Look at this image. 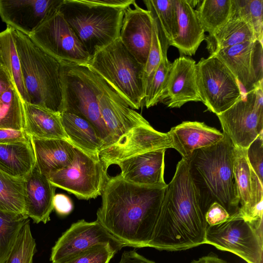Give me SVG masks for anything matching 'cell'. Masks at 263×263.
<instances>
[{
	"instance_id": "cell-1",
	"label": "cell",
	"mask_w": 263,
	"mask_h": 263,
	"mask_svg": "<svg viewBox=\"0 0 263 263\" xmlns=\"http://www.w3.org/2000/svg\"><path fill=\"white\" fill-rule=\"evenodd\" d=\"M165 187L132 183L120 174L108 177L96 220L123 247H147Z\"/></svg>"
},
{
	"instance_id": "cell-2",
	"label": "cell",
	"mask_w": 263,
	"mask_h": 263,
	"mask_svg": "<svg viewBox=\"0 0 263 263\" xmlns=\"http://www.w3.org/2000/svg\"><path fill=\"white\" fill-rule=\"evenodd\" d=\"M208 226L196 197L187 161L182 158L165 189L147 247L179 251L204 244Z\"/></svg>"
},
{
	"instance_id": "cell-3",
	"label": "cell",
	"mask_w": 263,
	"mask_h": 263,
	"mask_svg": "<svg viewBox=\"0 0 263 263\" xmlns=\"http://www.w3.org/2000/svg\"><path fill=\"white\" fill-rule=\"evenodd\" d=\"M235 156V147L224 134L220 141L195 150L186 159L196 197L204 215L214 202L221 205L230 216L239 211L233 171Z\"/></svg>"
},
{
	"instance_id": "cell-4",
	"label": "cell",
	"mask_w": 263,
	"mask_h": 263,
	"mask_svg": "<svg viewBox=\"0 0 263 263\" xmlns=\"http://www.w3.org/2000/svg\"><path fill=\"white\" fill-rule=\"evenodd\" d=\"M28 103L61 114L63 111L62 64L30 36L12 28Z\"/></svg>"
},
{
	"instance_id": "cell-5",
	"label": "cell",
	"mask_w": 263,
	"mask_h": 263,
	"mask_svg": "<svg viewBox=\"0 0 263 263\" xmlns=\"http://www.w3.org/2000/svg\"><path fill=\"white\" fill-rule=\"evenodd\" d=\"M124 10L89 0H63L59 7L91 58L119 38Z\"/></svg>"
},
{
	"instance_id": "cell-6",
	"label": "cell",
	"mask_w": 263,
	"mask_h": 263,
	"mask_svg": "<svg viewBox=\"0 0 263 263\" xmlns=\"http://www.w3.org/2000/svg\"><path fill=\"white\" fill-rule=\"evenodd\" d=\"M134 109L145 97L144 66L139 63L119 38L98 51L87 65Z\"/></svg>"
},
{
	"instance_id": "cell-7",
	"label": "cell",
	"mask_w": 263,
	"mask_h": 263,
	"mask_svg": "<svg viewBox=\"0 0 263 263\" xmlns=\"http://www.w3.org/2000/svg\"><path fill=\"white\" fill-rule=\"evenodd\" d=\"M61 64L63 111L75 114L89 122L104 141L103 148L111 144L112 141L99 105L103 91V79L87 65Z\"/></svg>"
},
{
	"instance_id": "cell-8",
	"label": "cell",
	"mask_w": 263,
	"mask_h": 263,
	"mask_svg": "<svg viewBox=\"0 0 263 263\" xmlns=\"http://www.w3.org/2000/svg\"><path fill=\"white\" fill-rule=\"evenodd\" d=\"M204 243L231 252L247 263H262V223H250L237 213L223 223L208 226Z\"/></svg>"
},
{
	"instance_id": "cell-9",
	"label": "cell",
	"mask_w": 263,
	"mask_h": 263,
	"mask_svg": "<svg viewBox=\"0 0 263 263\" xmlns=\"http://www.w3.org/2000/svg\"><path fill=\"white\" fill-rule=\"evenodd\" d=\"M199 97L207 110L219 115L231 107L243 92L234 76L215 55L196 64Z\"/></svg>"
},
{
	"instance_id": "cell-10",
	"label": "cell",
	"mask_w": 263,
	"mask_h": 263,
	"mask_svg": "<svg viewBox=\"0 0 263 263\" xmlns=\"http://www.w3.org/2000/svg\"><path fill=\"white\" fill-rule=\"evenodd\" d=\"M263 82L243 92L228 109L217 115L223 133L235 148L247 149L263 132Z\"/></svg>"
},
{
	"instance_id": "cell-11",
	"label": "cell",
	"mask_w": 263,
	"mask_h": 263,
	"mask_svg": "<svg viewBox=\"0 0 263 263\" xmlns=\"http://www.w3.org/2000/svg\"><path fill=\"white\" fill-rule=\"evenodd\" d=\"M109 176L99 160L76 147V154L68 167L51 174L47 178L56 187L88 200L101 195Z\"/></svg>"
},
{
	"instance_id": "cell-12",
	"label": "cell",
	"mask_w": 263,
	"mask_h": 263,
	"mask_svg": "<svg viewBox=\"0 0 263 263\" xmlns=\"http://www.w3.org/2000/svg\"><path fill=\"white\" fill-rule=\"evenodd\" d=\"M30 36L61 63L87 65L91 59L59 9Z\"/></svg>"
},
{
	"instance_id": "cell-13",
	"label": "cell",
	"mask_w": 263,
	"mask_h": 263,
	"mask_svg": "<svg viewBox=\"0 0 263 263\" xmlns=\"http://www.w3.org/2000/svg\"><path fill=\"white\" fill-rule=\"evenodd\" d=\"M99 243H109L118 251L123 247L98 221L80 220L72 223L55 242L50 260L52 263H65Z\"/></svg>"
},
{
	"instance_id": "cell-14",
	"label": "cell",
	"mask_w": 263,
	"mask_h": 263,
	"mask_svg": "<svg viewBox=\"0 0 263 263\" xmlns=\"http://www.w3.org/2000/svg\"><path fill=\"white\" fill-rule=\"evenodd\" d=\"M169 148H172V144L168 132H159L148 124L131 129L101 149L98 157L107 171L110 165L122 160L148 151Z\"/></svg>"
},
{
	"instance_id": "cell-15",
	"label": "cell",
	"mask_w": 263,
	"mask_h": 263,
	"mask_svg": "<svg viewBox=\"0 0 263 263\" xmlns=\"http://www.w3.org/2000/svg\"><path fill=\"white\" fill-rule=\"evenodd\" d=\"M263 43L248 41L219 50L216 56L229 68L243 92L253 89L263 82Z\"/></svg>"
},
{
	"instance_id": "cell-16",
	"label": "cell",
	"mask_w": 263,
	"mask_h": 263,
	"mask_svg": "<svg viewBox=\"0 0 263 263\" xmlns=\"http://www.w3.org/2000/svg\"><path fill=\"white\" fill-rule=\"evenodd\" d=\"M233 171L239 203L238 214L250 223H262L263 183L250 165L246 149L235 148Z\"/></svg>"
},
{
	"instance_id": "cell-17",
	"label": "cell",
	"mask_w": 263,
	"mask_h": 263,
	"mask_svg": "<svg viewBox=\"0 0 263 263\" xmlns=\"http://www.w3.org/2000/svg\"><path fill=\"white\" fill-rule=\"evenodd\" d=\"M63 0H0V16L7 26L29 36L58 10Z\"/></svg>"
},
{
	"instance_id": "cell-18",
	"label": "cell",
	"mask_w": 263,
	"mask_h": 263,
	"mask_svg": "<svg viewBox=\"0 0 263 263\" xmlns=\"http://www.w3.org/2000/svg\"><path fill=\"white\" fill-rule=\"evenodd\" d=\"M124 10L119 39L131 54L145 66L151 47L153 17L136 1Z\"/></svg>"
},
{
	"instance_id": "cell-19",
	"label": "cell",
	"mask_w": 263,
	"mask_h": 263,
	"mask_svg": "<svg viewBox=\"0 0 263 263\" xmlns=\"http://www.w3.org/2000/svg\"><path fill=\"white\" fill-rule=\"evenodd\" d=\"M99 105L112 144L131 129L149 124L141 115L130 108L103 79Z\"/></svg>"
},
{
	"instance_id": "cell-20",
	"label": "cell",
	"mask_w": 263,
	"mask_h": 263,
	"mask_svg": "<svg viewBox=\"0 0 263 263\" xmlns=\"http://www.w3.org/2000/svg\"><path fill=\"white\" fill-rule=\"evenodd\" d=\"M166 149L148 151L115 163L121 169V178L139 185L165 187L164 179Z\"/></svg>"
},
{
	"instance_id": "cell-21",
	"label": "cell",
	"mask_w": 263,
	"mask_h": 263,
	"mask_svg": "<svg viewBox=\"0 0 263 263\" xmlns=\"http://www.w3.org/2000/svg\"><path fill=\"white\" fill-rule=\"evenodd\" d=\"M164 100L169 108H180L185 103L201 101L196 76V62L182 55L172 63Z\"/></svg>"
},
{
	"instance_id": "cell-22",
	"label": "cell",
	"mask_w": 263,
	"mask_h": 263,
	"mask_svg": "<svg viewBox=\"0 0 263 263\" xmlns=\"http://www.w3.org/2000/svg\"><path fill=\"white\" fill-rule=\"evenodd\" d=\"M26 214L36 223H46L53 210L56 187L42 174L36 163L25 178Z\"/></svg>"
},
{
	"instance_id": "cell-23",
	"label": "cell",
	"mask_w": 263,
	"mask_h": 263,
	"mask_svg": "<svg viewBox=\"0 0 263 263\" xmlns=\"http://www.w3.org/2000/svg\"><path fill=\"white\" fill-rule=\"evenodd\" d=\"M168 133L172 148L185 159L195 150L215 144L224 137L219 130L198 121L182 122L171 128Z\"/></svg>"
},
{
	"instance_id": "cell-24",
	"label": "cell",
	"mask_w": 263,
	"mask_h": 263,
	"mask_svg": "<svg viewBox=\"0 0 263 263\" xmlns=\"http://www.w3.org/2000/svg\"><path fill=\"white\" fill-rule=\"evenodd\" d=\"M31 140L35 163L40 172L47 177L68 167L75 158L76 147L68 141L58 139Z\"/></svg>"
},
{
	"instance_id": "cell-25",
	"label": "cell",
	"mask_w": 263,
	"mask_h": 263,
	"mask_svg": "<svg viewBox=\"0 0 263 263\" xmlns=\"http://www.w3.org/2000/svg\"><path fill=\"white\" fill-rule=\"evenodd\" d=\"M174 3L177 13L178 32L170 46L177 48L183 55H193L205 40V32L189 0H174Z\"/></svg>"
},
{
	"instance_id": "cell-26",
	"label": "cell",
	"mask_w": 263,
	"mask_h": 263,
	"mask_svg": "<svg viewBox=\"0 0 263 263\" xmlns=\"http://www.w3.org/2000/svg\"><path fill=\"white\" fill-rule=\"evenodd\" d=\"M23 107L24 130L31 138L68 141L62 124L61 114L26 102H23Z\"/></svg>"
},
{
	"instance_id": "cell-27",
	"label": "cell",
	"mask_w": 263,
	"mask_h": 263,
	"mask_svg": "<svg viewBox=\"0 0 263 263\" xmlns=\"http://www.w3.org/2000/svg\"><path fill=\"white\" fill-rule=\"evenodd\" d=\"M60 115L68 141L88 155L99 160V153L105 143L94 126L75 114L64 111Z\"/></svg>"
},
{
	"instance_id": "cell-28",
	"label": "cell",
	"mask_w": 263,
	"mask_h": 263,
	"mask_svg": "<svg viewBox=\"0 0 263 263\" xmlns=\"http://www.w3.org/2000/svg\"><path fill=\"white\" fill-rule=\"evenodd\" d=\"M35 164L31 140L26 142L0 144V171L15 178L28 175Z\"/></svg>"
},
{
	"instance_id": "cell-29",
	"label": "cell",
	"mask_w": 263,
	"mask_h": 263,
	"mask_svg": "<svg viewBox=\"0 0 263 263\" xmlns=\"http://www.w3.org/2000/svg\"><path fill=\"white\" fill-rule=\"evenodd\" d=\"M206 49L211 55L241 43L256 40L251 27L232 13L229 20L214 33L205 36Z\"/></svg>"
},
{
	"instance_id": "cell-30",
	"label": "cell",
	"mask_w": 263,
	"mask_h": 263,
	"mask_svg": "<svg viewBox=\"0 0 263 263\" xmlns=\"http://www.w3.org/2000/svg\"><path fill=\"white\" fill-rule=\"evenodd\" d=\"M143 2L156 22L162 51L167 52L178 32L177 13L174 0Z\"/></svg>"
},
{
	"instance_id": "cell-31",
	"label": "cell",
	"mask_w": 263,
	"mask_h": 263,
	"mask_svg": "<svg viewBox=\"0 0 263 263\" xmlns=\"http://www.w3.org/2000/svg\"><path fill=\"white\" fill-rule=\"evenodd\" d=\"M0 50L3 66L9 73L13 85L23 102H29L22 73L21 63L13 37L12 28L0 32Z\"/></svg>"
},
{
	"instance_id": "cell-32",
	"label": "cell",
	"mask_w": 263,
	"mask_h": 263,
	"mask_svg": "<svg viewBox=\"0 0 263 263\" xmlns=\"http://www.w3.org/2000/svg\"><path fill=\"white\" fill-rule=\"evenodd\" d=\"M25 196V179L0 171V212L26 214Z\"/></svg>"
},
{
	"instance_id": "cell-33",
	"label": "cell",
	"mask_w": 263,
	"mask_h": 263,
	"mask_svg": "<svg viewBox=\"0 0 263 263\" xmlns=\"http://www.w3.org/2000/svg\"><path fill=\"white\" fill-rule=\"evenodd\" d=\"M232 0H204L195 10L198 20L209 34L214 33L230 18Z\"/></svg>"
},
{
	"instance_id": "cell-34",
	"label": "cell",
	"mask_w": 263,
	"mask_h": 263,
	"mask_svg": "<svg viewBox=\"0 0 263 263\" xmlns=\"http://www.w3.org/2000/svg\"><path fill=\"white\" fill-rule=\"evenodd\" d=\"M0 128L24 130L23 102L14 86L0 96Z\"/></svg>"
},
{
	"instance_id": "cell-35",
	"label": "cell",
	"mask_w": 263,
	"mask_h": 263,
	"mask_svg": "<svg viewBox=\"0 0 263 263\" xmlns=\"http://www.w3.org/2000/svg\"><path fill=\"white\" fill-rule=\"evenodd\" d=\"M29 219L26 214L0 212V263H5L21 229Z\"/></svg>"
},
{
	"instance_id": "cell-36",
	"label": "cell",
	"mask_w": 263,
	"mask_h": 263,
	"mask_svg": "<svg viewBox=\"0 0 263 263\" xmlns=\"http://www.w3.org/2000/svg\"><path fill=\"white\" fill-rule=\"evenodd\" d=\"M231 12L248 24L256 39L262 42V0H232Z\"/></svg>"
},
{
	"instance_id": "cell-37",
	"label": "cell",
	"mask_w": 263,
	"mask_h": 263,
	"mask_svg": "<svg viewBox=\"0 0 263 263\" xmlns=\"http://www.w3.org/2000/svg\"><path fill=\"white\" fill-rule=\"evenodd\" d=\"M36 243L29 219L22 227L5 263H33Z\"/></svg>"
},
{
	"instance_id": "cell-38",
	"label": "cell",
	"mask_w": 263,
	"mask_h": 263,
	"mask_svg": "<svg viewBox=\"0 0 263 263\" xmlns=\"http://www.w3.org/2000/svg\"><path fill=\"white\" fill-rule=\"evenodd\" d=\"M167 52H163L162 57L153 78L149 91L144 99V105L147 108L163 102L166 90L171 64Z\"/></svg>"
},
{
	"instance_id": "cell-39",
	"label": "cell",
	"mask_w": 263,
	"mask_h": 263,
	"mask_svg": "<svg viewBox=\"0 0 263 263\" xmlns=\"http://www.w3.org/2000/svg\"><path fill=\"white\" fill-rule=\"evenodd\" d=\"M153 34L151 47L146 64L144 66V80L145 97L149 91L153 78L161 62L163 54L158 27L153 17Z\"/></svg>"
},
{
	"instance_id": "cell-40",
	"label": "cell",
	"mask_w": 263,
	"mask_h": 263,
	"mask_svg": "<svg viewBox=\"0 0 263 263\" xmlns=\"http://www.w3.org/2000/svg\"><path fill=\"white\" fill-rule=\"evenodd\" d=\"M117 252L109 243H99L65 263H109Z\"/></svg>"
},
{
	"instance_id": "cell-41",
	"label": "cell",
	"mask_w": 263,
	"mask_h": 263,
	"mask_svg": "<svg viewBox=\"0 0 263 263\" xmlns=\"http://www.w3.org/2000/svg\"><path fill=\"white\" fill-rule=\"evenodd\" d=\"M263 132L250 144L246 156L251 167L263 183Z\"/></svg>"
},
{
	"instance_id": "cell-42",
	"label": "cell",
	"mask_w": 263,
	"mask_h": 263,
	"mask_svg": "<svg viewBox=\"0 0 263 263\" xmlns=\"http://www.w3.org/2000/svg\"><path fill=\"white\" fill-rule=\"evenodd\" d=\"M230 216L227 210L217 202L212 204L204 215L208 226H215L223 223Z\"/></svg>"
},
{
	"instance_id": "cell-43",
	"label": "cell",
	"mask_w": 263,
	"mask_h": 263,
	"mask_svg": "<svg viewBox=\"0 0 263 263\" xmlns=\"http://www.w3.org/2000/svg\"><path fill=\"white\" fill-rule=\"evenodd\" d=\"M31 139L24 130L0 128V144L26 142Z\"/></svg>"
},
{
	"instance_id": "cell-44",
	"label": "cell",
	"mask_w": 263,
	"mask_h": 263,
	"mask_svg": "<svg viewBox=\"0 0 263 263\" xmlns=\"http://www.w3.org/2000/svg\"><path fill=\"white\" fill-rule=\"evenodd\" d=\"M73 205L71 199L64 194H57L53 198V209L60 216H66L73 210Z\"/></svg>"
},
{
	"instance_id": "cell-45",
	"label": "cell",
	"mask_w": 263,
	"mask_h": 263,
	"mask_svg": "<svg viewBox=\"0 0 263 263\" xmlns=\"http://www.w3.org/2000/svg\"><path fill=\"white\" fill-rule=\"evenodd\" d=\"M119 263H156L140 255L135 251H125Z\"/></svg>"
},
{
	"instance_id": "cell-46",
	"label": "cell",
	"mask_w": 263,
	"mask_h": 263,
	"mask_svg": "<svg viewBox=\"0 0 263 263\" xmlns=\"http://www.w3.org/2000/svg\"><path fill=\"white\" fill-rule=\"evenodd\" d=\"M90 2L105 6L125 9L133 4L135 0H89Z\"/></svg>"
},
{
	"instance_id": "cell-47",
	"label": "cell",
	"mask_w": 263,
	"mask_h": 263,
	"mask_svg": "<svg viewBox=\"0 0 263 263\" xmlns=\"http://www.w3.org/2000/svg\"><path fill=\"white\" fill-rule=\"evenodd\" d=\"M12 86L14 85L11 77L6 68L3 66L0 67V96Z\"/></svg>"
},
{
	"instance_id": "cell-48",
	"label": "cell",
	"mask_w": 263,
	"mask_h": 263,
	"mask_svg": "<svg viewBox=\"0 0 263 263\" xmlns=\"http://www.w3.org/2000/svg\"><path fill=\"white\" fill-rule=\"evenodd\" d=\"M191 263H229L214 254H209L197 260H193Z\"/></svg>"
},
{
	"instance_id": "cell-49",
	"label": "cell",
	"mask_w": 263,
	"mask_h": 263,
	"mask_svg": "<svg viewBox=\"0 0 263 263\" xmlns=\"http://www.w3.org/2000/svg\"><path fill=\"white\" fill-rule=\"evenodd\" d=\"M2 66H3V63H2L1 50H0V67H1Z\"/></svg>"
}]
</instances>
